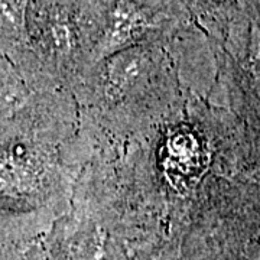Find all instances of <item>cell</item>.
Here are the masks:
<instances>
[{"mask_svg":"<svg viewBox=\"0 0 260 260\" xmlns=\"http://www.w3.org/2000/svg\"><path fill=\"white\" fill-rule=\"evenodd\" d=\"M136 23V18L130 12L129 8H123L116 12L114 22H113V32L112 35L116 42L126 41L130 37V32Z\"/></svg>","mask_w":260,"mask_h":260,"instance_id":"7a4b0ae2","label":"cell"},{"mask_svg":"<svg viewBox=\"0 0 260 260\" xmlns=\"http://www.w3.org/2000/svg\"><path fill=\"white\" fill-rule=\"evenodd\" d=\"M207 155L203 143L191 132L179 130L164 149V169L172 184L189 186L203 174Z\"/></svg>","mask_w":260,"mask_h":260,"instance_id":"6da1fadb","label":"cell"}]
</instances>
